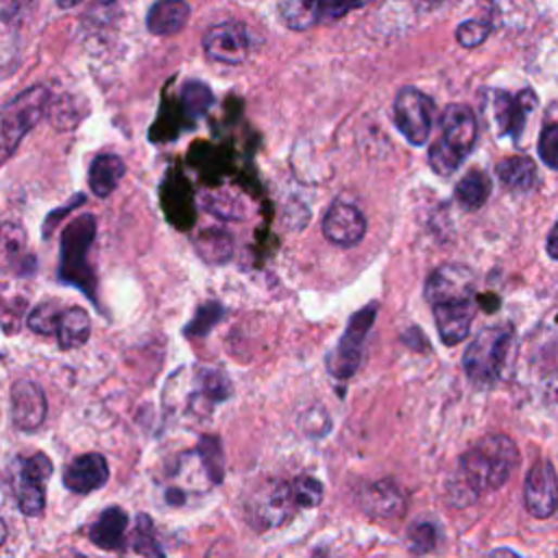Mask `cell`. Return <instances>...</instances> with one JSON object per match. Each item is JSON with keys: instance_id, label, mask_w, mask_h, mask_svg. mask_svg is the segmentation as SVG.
<instances>
[{"instance_id": "6da1fadb", "label": "cell", "mask_w": 558, "mask_h": 558, "mask_svg": "<svg viewBox=\"0 0 558 558\" xmlns=\"http://www.w3.org/2000/svg\"><path fill=\"white\" fill-rule=\"evenodd\" d=\"M519 462L517 445L504 434H491L460 458L458 486L452 491L456 504H471L475 497L502 489Z\"/></svg>"}, {"instance_id": "7a4b0ae2", "label": "cell", "mask_w": 558, "mask_h": 558, "mask_svg": "<svg viewBox=\"0 0 558 558\" xmlns=\"http://www.w3.org/2000/svg\"><path fill=\"white\" fill-rule=\"evenodd\" d=\"M51 103V90L47 86H34L12 99L0 110V164H5L25 136L42 121Z\"/></svg>"}, {"instance_id": "3957f363", "label": "cell", "mask_w": 558, "mask_h": 558, "mask_svg": "<svg viewBox=\"0 0 558 558\" xmlns=\"http://www.w3.org/2000/svg\"><path fill=\"white\" fill-rule=\"evenodd\" d=\"M512 343L510 326H491L475 337L467 347L462 367L467 378L478 389H489L497 382Z\"/></svg>"}, {"instance_id": "277c9868", "label": "cell", "mask_w": 558, "mask_h": 558, "mask_svg": "<svg viewBox=\"0 0 558 558\" xmlns=\"http://www.w3.org/2000/svg\"><path fill=\"white\" fill-rule=\"evenodd\" d=\"M393 112L397 129L410 144L421 147L428 142L434 123V103L428 94L410 86L402 88L395 97Z\"/></svg>"}, {"instance_id": "5b68a950", "label": "cell", "mask_w": 558, "mask_h": 558, "mask_svg": "<svg viewBox=\"0 0 558 558\" xmlns=\"http://www.w3.org/2000/svg\"><path fill=\"white\" fill-rule=\"evenodd\" d=\"M53 475V462L47 454H34L18 460L16 497L27 517H38L47 506V482Z\"/></svg>"}, {"instance_id": "8992f818", "label": "cell", "mask_w": 558, "mask_h": 558, "mask_svg": "<svg viewBox=\"0 0 558 558\" xmlns=\"http://www.w3.org/2000/svg\"><path fill=\"white\" fill-rule=\"evenodd\" d=\"M475 291V275L462 264L439 266L426 282V297L432 306L471 302Z\"/></svg>"}, {"instance_id": "52a82bcc", "label": "cell", "mask_w": 558, "mask_h": 558, "mask_svg": "<svg viewBox=\"0 0 558 558\" xmlns=\"http://www.w3.org/2000/svg\"><path fill=\"white\" fill-rule=\"evenodd\" d=\"M297 508L291 482H270L251 499L249 515L257 528L266 530L287 523Z\"/></svg>"}, {"instance_id": "ba28073f", "label": "cell", "mask_w": 558, "mask_h": 558, "mask_svg": "<svg viewBox=\"0 0 558 558\" xmlns=\"http://www.w3.org/2000/svg\"><path fill=\"white\" fill-rule=\"evenodd\" d=\"M203 49L212 62L238 66L249 58L251 34L242 23L227 21L205 34Z\"/></svg>"}, {"instance_id": "9c48e42d", "label": "cell", "mask_w": 558, "mask_h": 558, "mask_svg": "<svg viewBox=\"0 0 558 558\" xmlns=\"http://www.w3.org/2000/svg\"><path fill=\"white\" fill-rule=\"evenodd\" d=\"M523 502L532 517L547 519L558 508V478L547 460H538L525 475Z\"/></svg>"}, {"instance_id": "30bf717a", "label": "cell", "mask_w": 558, "mask_h": 558, "mask_svg": "<svg viewBox=\"0 0 558 558\" xmlns=\"http://www.w3.org/2000/svg\"><path fill=\"white\" fill-rule=\"evenodd\" d=\"M373 313H376V306H369L367 310L358 313L352 319L343 341L339 343L334 354L328 358V367H330L332 376L345 380V378H352L356 373V369L360 365L363 341H365V337H367V332H369V328L373 324V317H376Z\"/></svg>"}, {"instance_id": "8fae6325", "label": "cell", "mask_w": 558, "mask_h": 558, "mask_svg": "<svg viewBox=\"0 0 558 558\" xmlns=\"http://www.w3.org/2000/svg\"><path fill=\"white\" fill-rule=\"evenodd\" d=\"M49 413V402L42 386L34 380L16 382L12 389V419L18 430H38Z\"/></svg>"}, {"instance_id": "7c38bea8", "label": "cell", "mask_w": 558, "mask_h": 558, "mask_svg": "<svg viewBox=\"0 0 558 558\" xmlns=\"http://www.w3.org/2000/svg\"><path fill=\"white\" fill-rule=\"evenodd\" d=\"M367 220L363 212L345 201L334 203L324 216V236L339 246H354L365 238Z\"/></svg>"}, {"instance_id": "4fadbf2b", "label": "cell", "mask_w": 558, "mask_h": 558, "mask_svg": "<svg viewBox=\"0 0 558 558\" xmlns=\"http://www.w3.org/2000/svg\"><path fill=\"white\" fill-rule=\"evenodd\" d=\"M478 140V121L471 107L454 103L443 114L441 142L458 153L462 160L473 151Z\"/></svg>"}, {"instance_id": "5bb4252c", "label": "cell", "mask_w": 558, "mask_h": 558, "mask_svg": "<svg viewBox=\"0 0 558 558\" xmlns=\"http://www.w3.org/2000/svg\"><path fill=\"white\" fill-rule=\"evenodd\" d=\"M363 510L373 519H400L406 512L408 499L402 486L393 480H380L360 493Z\"/></svg>"}, {"instance_id": "9a60e30c", "label": "cell", "mask_w": 558, "mask_h": 558, "mask_svg": "<svg viewBox=\"0 0 558 558\" xmlns=\"http://www.w3.org/2000/svg\"><path fill=\"white\" fill-rule=\"evenodd\" d=\"M110 478L107 460L101 454H84L75 458L64 471V484L73 493L86 495L101 489Z\"/></svg>"}, {"instance_id": "2e32d148", "label": "cell", "mask_w": 558, "mask_h": 558, "mask_svg": "<svg viewBox=\"0 0 558 558\" xmlns=\"http://www.w3.org/2000/svg\"><path fill=\"white\" fill-rule=\"evenodd\" d=\"M493 110H495V123H497V134L499 136H512L519 138L523 129L525 114L534 110V94L530 90H523L519 97H510L506 92H495L493 94Z\"/></svg>"}, {"instance_id": "e0dca14e", "label": "cell", "mask_w": 558, "mask_h": 558, "mask_svg": "<svg viewBox=\"0 0 558 558\" xmlns=\"http://www.w3.org/2000/svg\"><path fill=\"white\" fill-rule=\"evenodd\" d=\"M473 304L462 302V304H445V306H434V321L439 337L445 345L454 347L467 339L471 324H473Z\"/></svg>"}, {"instance_id": "ac0fdd59", "label": "cell", "mask_w": 558, "mask_h": 558, "mask_svg": "<svg viewBox=\"0 0 558 558\" xmlns=\"http://www.w3.org/2000/svg\"><path fill=\"white\" fill-rule=\"evenodd\" d=\"M94 216H81L64 233V277L66 282H75L77 268L86 262V251L94 238Z\"/></svg>"}, {"instance_id": "d6986e66", "label": "cell", "mask_w": 558, "mask_h": 558, "mask_svg": "<svg viewBox=\"0 0 558 558\" xmlns=\"http://www.w3.org/2000/svg\"><path fill=\"white\" fill-rule=\"evenodd\" d=\"M127 523H129L127 512L118 506H112V508L103 510L101 517L92 523V528L88 532L90 541L107 551L123 549L125 538H127Z\"/></svg>"}, {"instance_id": "ffe728a7", "label": "cell", "mask_w": 558, "mask_h": 558, "mask_svg": "<svg viewBox=\"0 0 558 558\" xmlns=\"http://www.w3.org/2000/svg\"><path fill=\"white\" fill-rule=\"evenodd\" d=\"M29 310V293L16 284L5 282L0 284V328L5 334H16L23 328V321Z\"/></svg>"}, {"instance_id": "44dd1931", "label": "cell", "mask_w": 558, "mask_h": 558, "mask_svg": "<svg viewBox=\"0 0 558 558\" xmlns=\"http://www.w3.org/2000/svg\"><path fill=\"white\" fill-rule=\"evenodd\" d=\"M190 16V5L181 3V0H164L151 8L147 16V27L153 36H175L179 34Z\"/></svg>"}, {"instance_id": "7402d4cb", "label": "cell", "mask_w": 558, "mask_h": 558, "mask_svg": "<svg viewBox=\"0 0 558 558\" xmlns=\"http://www.w3.org/2000/svg\"><path fill=\"white\" fill-rule=\"evenodd\" d=\"M123 175H125V162L123 157L114 155V153H103L99 157L92 160V166H90V190L105 199L110 196L118 183L123 181Z\"/></svg>"}, {"instance_id": "603a6c76", "label": "cell", "mask_w": 558, "mask_h": 558, "mask_svg": "<svg viewBox=\"0 0 558 558\" xmlns=\"http://www.w3.org/2000/svg\"><path fill=\"white\" fill-rule=\"evenodd\" d=\"M121 558H166V554L162 551L155 538L153 523L147 515L138 517L134 532L125 538Z\"/></svg>"}, {"instance_id": "cb8c5ba5", "label": "cell", "mask_w": 558, "mask_h": 558, "mask_svg": "<svg viewBox=\"0 0 558 558\" xmlns=\"http://www.w3.org/2000/svg\"><path fill=\"white\" fill-rule=\"evenodd\" d=\"M90 330H92V324H90V317L84 308H79V306L66 308L64 315H62L60 328H58V343L66 352L68 350H79L81 345L88 343Z\"/></svg>"}, {"instance_id": "d4e9b609", "label": "cell", "mask_w": 558, "mask_h": 558, "mask_svg": "<svg viewBox=\"0 0 558 558\" xmlns=\"http://www.w3.org/2000/svg\"><path fill=\"white\" fill-rule=\"evenodd\" d=\"M499 181L512 192H530L536 183V166L530 157H506L497 164Z\"/></svg>"}, {"instance_id": "484cf974", "label": "cell", "mask_w": 558, "mask_h": 558, "mask_svg": "<svg viewBox=\"0 0 558 558\" xmlns=\"http://www.w3.org/2000/svg\"><path fill=\"white\" fill-rule=\"evenodd\" d=\"M491 179L482 170H471L456 186V201L465 210H480L491 196Z\"/></svg>"}, {"instance_id": "4316f807", "label": "cell", "mask_w": 558, "mask_h": 558, "mask_svg": "<svg viewBox=\"0 0 558 558\" xmlns=\"http://www.w3.org/2000/svg\"><path fill=\"white\" fill-rule=\"evenodd\" d=\"M27 246V231L18 223H0V270L14 266Z\"/></svg>"}, {"instance_id": "83f0119b", "label": "cell", "mask_w": 558, "mask_h": 558, "mask_svg": "<svg viewBox=\"0 0 558 558\" xmlns=\"http://www.w3.org/2000/svg\"><path fill=\"white\" fill-rule=\"evenodd\" d=\"M279 14L282 21L295 29V31H306L321 21V3H306V0H289V3L279 5Z\"/></svg>"}, {"instance_id": "f1b7e54d", "label": "cell", "mask_w": 558, "mask_h": 558, "mask_svg": "<svg viewBox=\"0 0 558 558\" xmlns=\"http://www.w3.org/2000/svg\"><path fill=\"white\" fill-rule=\"evenodd\" d=\"M64 306L60 302H42L40 306H36V310H31V315L27 317V326L31 328V332L42 334V337H51L58 334L62 315H64Z\"/></svg>"}, {"instance_id": "f546056e", "label": "cell", "mask_w": 558, "mask_h": 558, "mask_svg": "<svg viewBox=\"0 0 558 558\" xmlns=\"http://www.w3.org/2000/svg\"><path fill=\"white\" fill-rule=\"evenodd\" d=\"M199 458L203 462V469H205L207 478L214 484H220L223 475H225V458H223L220 441L216 436H203L199 441Z\"/></svg>"}, {"instance_id": "4dcf8cb0", "label": "cell", "mask_w": 558, "mask_h": 558, "mask_svg": "<svg viewBox=\"0 0 558 558\" xmlns=\"http://www.w3.org/2000/svg\"><path fill=\"white\" fill-rule=\"evenodd\" d=\"M196 244H199V253L212 264L225 262L231 255V249H233L231 238L225 231H216V229L205 231L203 236H199Z\"/></svg>"}, {"instance_id": "1f68e13d", "label": "cell", "mask_w": 558, "mask_h": 558, "mask_svg": "<svg viewBox=\"0 0 558 558\" xmlns=\"http://www.w3.org/2000/svg\"><path fill=\"white\" fill-rule=\"evenodd\" d=\"M214 97H212V90L201 84V81H192L183 88V105H186V112L192 116V118H199L203 116L210 105H212Z\"/></svg>"}, {"instance_id": "d6a6232c", "label": "cell", "mask_w": 558, "mask_h": 558, "mask_svg": "<svg viewBox=\"0 0 558 558\" xmlns=\"http://www.w3.org/2000/svg\"><path fill=\"white\" fill-rule=\"evenodd\" d=\"M293 495L300 508H315L324 502V484L310 475H302L291 482Z\"/></svg>"}, {"instance_id": "836d02e7", "label": "cell", "mask_w": 558, "mask_h": 558, "mask_svg": "<svg viewBox=\"0 0 558 558\" xmlns=\"http://www.w3.org/2000/svg\"><path fill=\"white\" fill-rule=\"evenodd\" d=\"M439 543V530L430 521H417L408 532V545L415 554H428Z\"/></svg>"}, {"instance_id": "e575fe53", "label": "cell", "mask_w": 558, "mask_h": 558, "mask_svg": "<svg viewBox=\"0 0 558 558\" xmlns=\"http://www.w3.org/2000/svg\"><path fill=\"white\" fill-rule=\"evenodd\" d=\"M489 36H491V25L486 21H480V18L462 23L456 31V40L465 49H475V47L484 45Z\"/></svg>"}, {"instance_id": "d590c367", "label": "cell", "mask_w": 558, "mask_h": 558, "mask_svg": "<svg viewBox=\"0 0 558 558\" xmlns=\"http://www.w3.org/2000/svg\"><path fill=\"white\" fill-rule=\"evenodd\" d=\"M538 155L545 166L558 170V125H549L543 129L538 138Z\"/></svg>"}, {"instance_id": "8d00e7d4", "label": "cell", "mask_w": 558, "mask_h": 558, "mask_svg": "<svg viewBox=\"0 0 558 558\" xmlns=\"http://www.w3.org/2000/svg\"><path fill=\"white\" fill-rule=\"evenodd\" d=\"M543 400L549 408L558 410V371L549 373L545 380H543Z\"/></svg>"}, {"instance_id": "74e56055", "label": "cell", "mask_w": 558, "mask_h": 558, "mask_svg": "<svg viewBox=\"0 0 558 558\" xmlns=\"http://www.w3.org/2000/svg\"><path fill=\"white\" fill-rule=\"evenodd\" d=\"M547 253L551 259H558V223L551 227L547 236Z\"/></svg>"}, {"instance_id": "f35d334b", "label": "cell", "mask_w": 558, "mask_h": 558, "mask_svg": "<svg viewBox=\"0 0 558 558\" xmlns=\"http://www.w3.org/2000/svg\"><path fill=\"white\" fill-rule=\"evenodd\" d=\"M486 558H521L519 554H515L512 549L508 547H497V549H491V554Z\"/></svg>"}, {"instance_id": "ab89813d", "label": "cell", "mask_w": 558, "mask_h": 558, "mask_svg": "<svg viewBox=\"0 0 558 558\" xmlns=\"http://www.w3.org/2000/svg\"><path fill=\"white\" fill-rule=\"evenodd\" d=\"M8 541V523L0 519V545H3Z\"/></svg>"}, {"instance_id": "60d3db41", "label": "cell", "mask_w": 558, "mask_h": 558, "mask_svg": "<svg viewBox=\"0 0 558 558\" xmlns=\"http://www.w3.org/2000/svg\"><path fill=\"white\" fill-rule=\"evenodd\" d=\"M207 558H220V556H218V551H216V547H214L212 551H207Z\"/></svg>"}]
</instances>
